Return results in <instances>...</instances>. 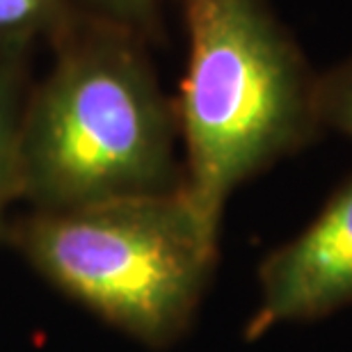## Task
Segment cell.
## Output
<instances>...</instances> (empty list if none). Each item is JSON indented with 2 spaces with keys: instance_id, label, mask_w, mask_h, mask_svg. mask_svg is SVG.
Here are the masks:
<instances>
[{
  "instance_id": "cell-1",
  "label": "cell",
  "mask_w": 352,
  "mask_h": 352,
  "mask_svg": "<svg viewBox=\"0 0 352 352\" xmlns=\"http://www.w3.org/2000/svg\"><path fill=\"white\" fill-rule=\"evenodd\" d=\"M138 39L101 21L67 37L55 67L23 103L19 197L37 210L181 188L176 108Z\"/></svg>"
},
{
  "instance_id": "cell-2",
  "label": "cell",
  "mask_w": 352,
  "mask_h": 352,
  "mask_svg": "<svg viewBox=\"0 0 352 352\" xmlns=\"http://www.w3.org/2000/svg\"><path fill=\"white\" fill-rule=\"evenodd\" d=\"M188 67L176 108L181 190L213 236L231 192L322 129L318 76L267 0H181Z\"/></svg>"
},
{
  "instance_id": "cell-3",
  "label": "cell",
  "mask_w": 352,
  "mask_h": 352,
  "mask_svg": "<svg viewBox=\"0 0 352 352\" xmlns=\"http://www.w3.org/2000/svg\"><path fill=\"white\" fill-rule=\"evenodd\" d=\"M23 254L74 300L122 332L163 348L186 332L217 258L183 190L37 210L19 229Z\"/></svg>"
},
{
  "instance_id": "cell-4",
  "label": "cell",
  "mask_w": 352,
  "mask_h": 352,
  "mask_svg": "<svg viewBox=\"0 0 352 352\" xmlns=\"http://www.w3.org/2000/svg\"><path fill=\"white\" fill-rule=\"evenodd\" d=\"M258 302L250 339L284 322H311L352 307V176L305 231L258 267Z\"/></svg>"
},
{
  "instance_id": "cell-5",
  "label": "cell",
  "mask_w": 352,
  "mask_h": 352,
  "mask_svg": "<svg viewBox=\"0 0 352 352\" xmlns=\"http://www.w3.org/2000/svg\"><path fill=\"white\" fill-rule=\"evenodd\" d=\"M67 19L69 0H0V62L21 60L39 37H60Z\"/></svg>"
},
{
  "instance_id": "cell-6",
  "label": "cell",
  "mask_w": 352,
  "mask_h": 352,
  "mask_svg": "<svg viewBox=\"0 0 352 352\" xmlns=\"http://www.w3.org/2000/svg\"><path fill=\"white\" fill-rule=\"evenodd\" d=\"M21 60L0 62V217L19 197V129L23 115Z\"/></svg>"
},
{
  "instance_id": "cell-7",
  "label": "cell",
  "mask_w": 352,
  "mask_h": 352,
  "mask_svg": "<svg viewBox=\"0 0 352 352\" xmlns=\"http://www.w3.org/2000/svg\"><path fill=\"white\" fill-rule=\"evenodd\" d=\"M316 112L322 129H334L352 140V58L318 76Z\"/></svg>"
},
{
  "instance_id": "cell-8",
  "label": "cell",
  "mask_w": 352,
  "mask_h": 352,
  "mask_svg": "<svg viewBox=\"0 0 352 352\" xmlns=\"http://www.w3.org/2000/svg\"><path fill=\"white\" fill-rule=\"evenodd\" d=\"M82 3L94 10L101 23L117 25L142 37L156 25L160 0H82Z\"/></svg>"
}]
</instances>
